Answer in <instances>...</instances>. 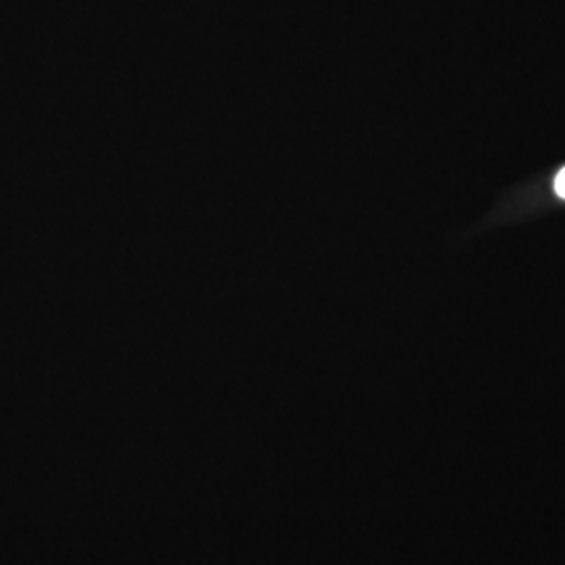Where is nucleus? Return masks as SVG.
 <instances>
[{
    "label": "nucleus",
    "mask_w": 565,
    "mask_h": 565,
    "mask_svg": "<svg viewBox=\"0 0 565 565\" xmlns=\"http://www.w3.org/2000/svg\"><path fill=\"white\" fill-rule=\"evenodd\" d=\"M555 191H557L559 198H564L565 200V168L557 174V179H555Z\"/></svg>",
    "instance_id": "1"
}]
</instances>
